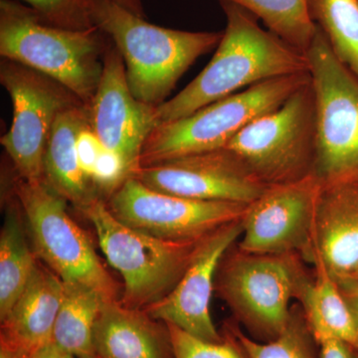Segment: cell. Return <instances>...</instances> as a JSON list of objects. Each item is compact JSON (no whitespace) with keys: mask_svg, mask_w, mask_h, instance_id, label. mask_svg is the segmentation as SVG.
Masks as SVG:
<instances>
[{"mask_svg":"<svg viewBox=\"0 0 358 358\" xmlns=\"http://www.w3.org/2000/svg\"><path fill=\"white\" fill-rule=\"evenodd\" d=\"M308 6L336 57L358 77V0H308Z\"/></svg>","mask_w":358,"mask_h":358,"instance_id":"obj_24","label":"cell"},{"mask_svg":"<svg viewBox=\"0 0 358 358\" xmlns=\"http://www.w3.org/2000/svg\"><path fill=\"white\" fill-rule=\"evenodd\" d=\"M103 148L100 138L91 128V124L80 131L76 143L78 160L82 171L91 180L96 160L102 154Z\"/></svg>","mask_w":358,"mask_h":358,"instance_id":"obj_29","label":"cell"},{"mask_svg":"<svg viewBox=\"0 0 358 358\" xmlns=\"http://www.w3.org/2000/svg\"><path fill=\"white\" fill-rule=\"evenodd\" d=\"M92 22L121 53L131 94L159 107L195 61L217 48L223 31L192 32L152 24L113 0H89Z\"/></svg>","mask_w":358,"mask_h":358,"instance_id":"obj_2","label":"cell"},{"mask_svg":"<svg viewBox=\"0 0 358 358\" xmlns=\"http://www.w3.org/2000/svg\"><path fill=\"white\" fill-rule=\"evenodd\" d=\"M13 190V189H11ZM24 215L13 192L0 232V320L6 319L24 291L37 264L26 238Z\"/></svg>","mask_w":358,"mask_h":358,"instance_id":"obj_21","label":"cell"},{"mask_svg":"<svg viewBox=\"0 0 358 358\" xmlns=\"http://www.w3.org/2000/svg\"><path fill=\"white\" fill-rule=\"evenodd\" d=\"M310 79L308 72L267 80L182 119L159 124L148 136L138 166L225 148L250 122L278 109Z\"/></svg>","mask_w":358,"mask_h":358,"instance_id":"obj_5","label":"cell"},{"mask_svg":"<svg viewBox=\"0 0 358 358\" xmlns=\"http://www.w3.org/2000/svg\"><path fill=\"white\" fill-rule=\"evenodd\" d=\"M320 346L319 358H355V348L331 336L315 338Z\"/></svg>","mask_w":358,"mask_h":358,"instance_id":"obj_30","label":"cell"},{"mask_svg":"<svg viewBox=\"0 0 358 358\" xmlns=\"http://www.w3.org/2000/svg\"><path fill=\"white\" fill-rule=\"evenodd\" d=\"M13 192L29 228L37 258L66 284L99 292L107 301H119V287L101 263L86 233L67 211L66 200L44 181L16 174Z\"/></svg>","mask_w":358,"mask_h":358,"instance_id":"obj_8","label":"cell"},{"mask_svg":"<svg viewBox=\"0 0 358 358\" xmlns=\"http://www.w3.org/2000/svg\"><path fill=\"white\" fill-rule=\"evenodd\" d=\"M166 326L176 358H248L230 329L222 341L212 343L195 338L173 324Z\"/></svg>","mask_w":358,"mask_h":358,"instance_id":"obj_26","label":"cell"},{"mask_svg":"<svg viewBox=\"0 0 358 358\" xmlns=\"http://www.w3.org/2000/svg\"><path fill=\"white\" fill-rule=\"evenodd\" d=\"M28 353L2 343L0 345V358H27Z\"/></svg>","mask_w":358,"mask_h":358,"instance_id":"obj_34","label":"cell"},{"mask_svg":"<svg viewBox=\"0 0 358 358\" xmlns=\"http://www.w3.org/2000/svg\"><path fill=\"white\" fill-rule=\"evenodd\" d=\"M242 218L226 224L205 238L173 292L145 312L195 338L212 343L222 341L212 320L211 298L221 261L243 233Z\"/></svg>","mask_w":358,"mask_h":358,"instance_id":"obj_15","label":"cell"},{"mask_svg":"<svg viewBox=\"0 0 358 358\" xmlns=\"http://www.w3.org/2000/svg\"><path fill=\"white\" fill-rule=\"evenodd\" d=\"M219 2L226 17L222 39L199 76L157 108L159 124L187 117L245 87L310 72L307 54L263 29L258 18L243 7Z\"/></svg>","mask_w":358,"mask_h":358,"instance_id":"obj_1","label":"cell"},{"mask_svg":"<svg viewBox=\"0 0 358 358\" xmlns=\"http://www.w3.org/2000/svg\"><path fill=\"white\" fill-rule=\"evenodd\" d=\"M308 258L336 280L358 275V185L324 187L313 223Z\"/></svg>","mask_w":358,"mask_h":358,"instance_id":"obj_16","label":"cell"},{"mask_svg":"<svg viewBox=\"0 0 358 358\" xmlns=\"http://www.w3.org/2000/svg\"><path fill=\"white\" fill-rule=\"evenodd\" d=\"M247 9L274 33L301 53L307 54L317 25L308 11V0H219Z\"/></svg>","mask_w":358,"mask_h":358,"instance_id":"obj_23","label":"cell"},{"mask_svg":"<svg viewBox=\"0 0 358 358\" xmlns=\"http://www.w3.org/2000/svg\"><path fill=\"white\" fill-rule=\"evenodd\" d=\"M355 358H358V350H355Z\"/></svg>","mask_w":358,"mask_h":358,"instance_id":"obj_35","label":"cell"},{"mask_svg":"<svg viewBox=\"0 0 358 358\" xmlns=\"http://www.w3.org/2000/svg\"><path fill=\"white\" fill-rule=\"evenodd\" d=\"M90 107V124L106 150L126 159L131 173L138 167L148 136L159 126L157 108L131 94L126 65L110 40L100 84Z\"/></svg>","mask_w":358,"mask_h":358,"instance_id":"obj_14","label":"cell"},{"mask_svg":"<svg viewBox=\"0 0 358 358\" xmlns=\"http://www.w3.org/2000/svg\"><path fill=\"white\" fill-rule=\"evenodd\" d=\"M47 24L64 29L89 30L96 27L91 20L89 0H21Z\"/></svg>","mask_w":358,"mask_h":358,"instance_id":"obj_27","label":"cell"},{"mask_svg":"<svg viewBox=\"0 0 358 358\" xmlns=\"http://www.w3.org/2000/svg\"><path fill=\"white\" fill-rule=\"evenodd\" d=\"M307 56L317 112L313 173L324 187L358 185V77L319 26Z\"/></svg>","mask_w":358,"mask_h":358,"instance_id":"obj_6","label":"cell"},{"mask_svg":"<svg viewBox=\"0 0 358 358\" xmlns=\"http://www.w3.org/2000/svg\"><path fill=\"white\" fill-rule=\"evenodd\" d=\"M131 176V169L126 159L103 148L92 174V182L98 194L108 200Z\"/></svg>","mask_w":358,"mask_h":358,"instance_id":"obj_28","label":"cell"},{"mask_svg":"<svg viewBox=\"0 0 358 358\" xmlns=\"http://www.w3.org/2000/svg\"><path fill=\"white\" fill-rule=\"evenodd\" d=\"M227 255V254H226ZM224 256L215 288L239 319L274 339L292 320L289 301L305 280L289 255L246 253Z\"/></svg>","mask_w":358,"mask_h":358,"instance_id":"obj_10","label":"cell"},{"mask_svg":"<svg viewBox=\"0 0 358 358\" xmlns=\"http://www.w3.org/2000/svg\"><path fill=\"white\" fill-rule=\"evenodd\" d=\"M224 148L268 186L313 173L317 112L312 79L278 109L250 122Z\"/></svg>","mask_w":358,"mask_h":358,"instance_id":"obj_7","label":"cell"},{"mask_svg":"<svg viewBox=\"0 0 358 358\" xmlns=\"http://www.w3.org/2000/svg\"><path fill=\"white\" fill-rule=\"evenodd\" d=\"M80 211L93 224L103 255L124 280L120 301L134 310H145L171 294L206 238L178 241L134 229L115 217L102 197Z\"/></svg>","mask_w":358,"mask_h":358,"instance_id":"obj_4","label":"cell"},{"mask_svg":"<svg viewBox=\"0 0 358 358\" xmlns=\"http://www.w3.org/2000/svg\"><path fill=\"white\" fill-rule=\"evenodd\" d=\"M63 296L64 282L37 261L24 291L1 320V343L25 352L50 343Z\"/></svg>","mask_w":358,"mask_h":358,"instance_id":"obj_18","label":"cell"},{"mask_svg":"<svg viewBox=\"0 0 358 358\" xmlns=\"http://www.w3.org/2000/svg\"><path fill=\"white\" fill-rule=\"evenodd\" d=\"M27 358H75L53 341L28 353Z\"/></svg>","mask_w":358,"mask_h":358,"instance_id":"obj_32","label":"cell"},{"mask_svg":"<svg viewBox=\"0 0 358 358\" xmlns=\"http://www.w3.org/2000/svg\"><path fill=\"white\" fill-rule=\"evenodd\" d=\"M131 176L157 192L246 205L255 201L268 186L227 148L138 166Z\"/></svg>","mask_w":358,"mask_h":358,"instance_id":"obj_13","label":"cell"},{"mask_svg":"<svg viewBox=\"0 0 358 358\" xmlns=\"http://www.w3.org/2000/svg\"><path fill=\"white\" fill-rule=\"evenodd\" d=\"M105 301L96 289L64 282V296L52 341L75 358H98L94 327Z\"/></svg>","mask_w":358,"mask_h":358,"instance_id":"obj_22","label":"cell"},{"mask_svg":"<svg viewBox=\"0 0 358 358\" xmlns=\"http://www.w3.org/2000/svg\"><path fill=\"white\" fill-rule=\"evenodd\" d=\"M113 1L124 7V8L128 9V10L136 14V15L145 18V9H143L141 0H113Z\"/></svg>","mask_w":358,"mask_h":358,"instance_id":"obj_33","label":"cell"},{"mask_svg":"<svg viewBox=\"0 0 358 358\" xmlns=\"http://www.w3.org/2000/svg\"><path fill=\"white\" fill-rule=\"evenodd\" d=\"M324 186L315 173L268 185L247 206L238 249L246 253L308 256L313 223Z\"/></svg>","mask_w":358,"mask_h":358,"instance_id":"obj_12","label":"cell"},{"mask_svg":"<svg viewBox=\"0 0 358 358\" xmlns=\"http://www.w3.org/2000/svg\"><path fill=\"white\" fill-rule=\"evenodd\" d=\"M0 83L13 103L10 129L0 138L14 171L44 181V157L59 115L84 103L63 85L38 71L2 59Z\"/></svg>","mask_w":358,"mask_h":358,"instance_id":"obj_9","label":"cell"},{"mask_svg":"<svg viewBox=\"0 0 358 358\" xmlns=\"http://www.w3.org/2000/svg\"><path fill=\"white\" fill-rule=\"evenodd\" d=\"M90 126V107L80 103L59 115L44 157V182L81 210L101 197L78 160L76 143L82 129Z\"/></svg>","mask_w":358,"mask_h":358,"instance_id":"obj_19","label":"cell"},{"mask_svg":"<svg viewBox=\"0 0 358 358\" xmlns=\"http://www.w3.org/2000/svg\"><path fill=\"white\" fill-rule=\"evenodd\" d=\"M110 39L98 27L69 30L43 22L18 0H0V56L52 78L87 106L96 95Z\"/></svg>","mask_w":358,"mask_h":358,"instance_id":"obj_3","label":"cell"},{"mask_svg":"<svg viewBox=\"0 0 358 358\" xmlns=\"http://www.w3.org/2000/svg\"><path fill=\"white\" fill-rule=\"evenodd\" d=\"M355 280H357V281H358V275H357V278H355Z\"/></svg>","mask_w":358,"mask_h":358,"instance_id":"obj_36","label":"cell"},{"mask_svg":"<svg viewBox=\"0 0 358 358\" xmlns=\"http://www.w3.org/2000/svg\"><path fill=\"white\" fill-rule=\"evenodd\" d=\"M229 329L248 358H315L308 324L306 327L294 317L280 336L266 343L248 338L237 327Z\"/></svg>","mask_w":358,"mask_h":358,"instance_id":"obj_25","label":"cell"},{"mask_svg":"<svg viewBox=\"0 0 358 358\" xmlns=\"http://www.w3.org/2000/svg\"><path fill=\"white\" fill-rule=\"evenodd\" d=\"M346 301L350 303L358 322V281L355 279L336 280Z\"/></svg>","mask_w":358,"mask_h":358,"instance_id":"obj_31","label":"cell"},{"mask_svg":"<svg viewBox=\"0 0 358 358\" xmlns=\"http://www.w3.org/2000/svg\"><path fill=\"white\" fill-rule=\"evenodd\" d=\"M98 358H176L166 324L145 310L105 301L94 327Z\"/></svg>","mask_w":358,"mask_h":358,"instance_id":"obj_17","label":"cell"},{"mask_svg":"<svg viewBox=\"0 0 358 358\" xmlns=\"http://www.w3.org/2000/svg\"><path fill=\"white\" fill-rule=\"evenodd\" d=\"M315 280L303 281L300 292L307 324L313 338L331 336L358 350V322L338 282L317 259Z\"/></svg>","mask_w":358,"mask_h":358,"instance_id":"obj_20","label":"cell"},{"mask_svg":"<svg viewBox=\"0 0 358 358\" xmlns=\"http://www.w3.org/2000/svg\"><path fill=\"white\" fill-rule=\"evenodd\" d=\"M115 218L162 239L192 241L243 217L248 205L202 201L157 192L134 176L107 200Z\"/></svg>","mask_w":358,"mask_h":358,"instance_id":"obj_11","label":"cell"}]
</instances>
